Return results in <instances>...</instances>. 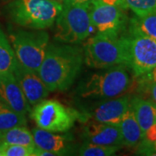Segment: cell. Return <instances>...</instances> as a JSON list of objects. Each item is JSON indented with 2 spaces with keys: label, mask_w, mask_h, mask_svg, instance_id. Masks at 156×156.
I'll list each match as a JSON object with an SVG mask.
<instances>
[{
  "label": "cell",
  "mask_w": 156,
  "mask_h": 156,
  "mask_svg": "<svg viewBox=\"0 0 156 156\" xmlns=\"http://www.w3.org/2000/svg\"><path fill=\"white\" fill-rule=\"evenodd\" d=\"M83 63V48L50 43L37 73L50 92L64 91L74 83Z\"/></svg>",
  "instance_id": "cell-1"
},
{
  "label": "cell",
  "mask_w": 156,
  "mask_h": 156,
  "mask_svg": "<svg viewBox=\"0 0 156 156\" xmlns=\"http://www.w3.org/2000/svg\"><path fill=\"white\" fill-rule=\"evenodd\" d=\"M128 69L123 64L100 69L82 79L76 93L80 98L89 101L106 100L124 95L132 85Z\"/></svg>",
  "instance_id": "cell-2"
},
{
  "label": "cell",
  "mask_w": 156,
  "mask_h": 156,
  "mask_svg": "<svg viewBox=\"0 0 156 156\" xmlns=\"http://www.w3.org/2000/svg\"><path fill=\"white\" fill-rule=\"evenodd\" d=\"M84 62L93 69H107L123 64L128 67L127 34L96 32L83 46Z\"/></svg>",
  "instance_id": "cell-3"
},
{
  "label": "cell",
  "mask_w": 156,
  "mask_h": 156,
  "mask_svg": "<svg viewBox=\"0 0 156 156\" xmlns=\"http://www.w3.org/2000/svg\"><path fill=\"white\" fill-rule=\"evenodd\" d=\"M62 4L53 0H13L6 14L11 22L28 30H45L54 25Z\"/></svg>",
  "instance_id": "cell-4"
},
{
  "label": "cell",
  "mask_w": 156,
  "mask_h": 156,
  "mask_svg": "<svg viewBox=\"0 0 156 156\" xmlns=\"http://www.w3.org/2000/svg\"><path fill=\"white\" fill-rule=\"evenodd\" d=\"M54 38L56 42L79 44L90 36L94 30L89 5L62 4V10L56 19Z\"/></svg>",
  "instance_id": "cell-5"
},
{
  "label": "cell",
  "mask_w": 156,
  "mask_h": 156,
  "mask_svg": "<svg viewBox=\"0 0 156 156\" xmlns=\"http://www.w3.org/2000/svg\"><path fill=\"white\" fill-rule=\"evenodd\" d=\"M10 43L18 62L38 71L50 44V36L44 30H17L10 32Z\"/></svg>",
  "instance_id": "cell-6"
},
{
  "label": "cell",
  "mask_w": 156,
  "mask_h": 156,
  "mask_svg": "<svg viewBox=\"0 0 156 156\" xmlns=\"http://www.w3.org/2000/svg\"><path fill=\"white\" fill-rule=\"evenodd\" d=\"M30 115L37 128L55 133H65L74 126L79 112L69 108L58 101L44 99L34 105Z\"/></svg>",
  "instance_id": "cell-7"
},
{
  "label": "cell",
  "mask_w": 156,
  "mask_h": 156,
  "mask_svg": "<svg viewBox=\"0 0 156 156\" xmlns=\"http://www.w3.org/2000/svg\"><path fill=\"white\" fill-rule=\"evenodd\" d=\"M128 36V68L134 77L150 72L156 67V40L138 34Z\"/></svg>",
  "instance_id": "cell-8"
},
{
  "label": "cell",
  "mask_w": 156,
  "mask_h": 156,
  "mask_svg": "<svg viewBox=\"0 0 156 156\" xmlns=\"http://www.w3.org/2000/svg\"><path fill=\"white\" fill-rule=\"evenodd\" d=\"M124 9L111 5L101 0H92L89 4V14L94 30L101 33L125 34L128 20Z\"/></svg>",
  "instance_id": "cell-9"
},
{
  "label": "cell",
  "mask_w": 156,
  "mask_h": 156,
  "mask_svg": "<svg viewBox=\"0 0 156 156\" xmlns=\"http://www.w3.org/2000/svg\"><path fill=\"white\" fill-rule=\"evenodd\" d=\"M131 95L128 94L106 100L95 101L79 113L78 120L90 119L97 122L120 124L130 105Z\"/></svg>",
  "instance_id": "cell-10"
},
{
  "label": "cell",
  "mask_w": 156,
  "mask_h": 156,
  "mask_svg": "<svg viewBox=\"0 0 156 156\" xmlns=\"http://www.w3.org/2000/svg\"><path fill=\"white\" fill-rule=\"evenodd\" d=\"M82 137L84 142L103 146H123V140L119 124L97 122L83 119Z\"/></svg>",
  "instance_id": "cell-11"
},
{
  "label": "cell",
  "mask_w": 156,
  "mask_h": 156,
  "mask_svg": "<svg viewBox=\"0 0 156 156\" xmlns=\"http://www.w3.org/2000/svg\"><path fill=\"white\" fill-rule=\"evenodd\" d=\"M31 132L35 146L50 151L55 156L71 155L75 154L74 153H77V147L73 136L69 132H65L64 134H58L39 128H33Z\"/></svg>",
  "instance_id": "cell-12"
},
{
  "label": "cell",
  "mask_w": 156,
  "mask_h": 156,
  "mask_svg": "<svg viewBox=\"0 0 156 156\" xmlns=\"http://www.w3.org/2000/svg\"><path fill=\"white\" fill-rule=\"evenodd\" d=\"M13 75L30 106L46 99L50 91L37 71L25 68L17 62Z\"/></svg>",
  "instance_id": "cell-13"
},
{
  "label": "cell",
  "mask_w": 156,
  "mask_h": 156,
  "mask_svg": "<svg viewBox=\"0 0 156 156\" xmlns=\"http://www.w3.org/2000/svg\"><path fill=\"white\" fill-rule=\"evenodd\" d=\"M0 101L14 111L25 115L31 109L13 73L0 76Z\"/></svg>",
  "instance_id": "cell-14"
},
{
  "label": "cell",
  "mask_w": 156,
  "mask_h": 156,
  "mask_svg": "<svg viewBox=\"0 0 156 156\" xmlns=\"http://www.w3.org/2000/svg\"><path fill=\"white\" fill-rule=\"evenodd\" d=\"M130 106L134 111V116L139 123L142 133L155 123V108L150 101L141 97L140 95H131Z\"/></svg>",
  "instance_id": "cell-15"
},
{
  "label": "cell",
  "mask_w": 156,
  "mask_h": 156,
  "mask_svg": "<svg viewBox=\"0 0 156 156\" xmlns=\"http://www.w3.org/2000/svg\"><path fill=\"white\" fill-rule=\"evenodd\" d=\"M122 136L123 146L135 147L142 140L144 134L134 116V111L129 105L128 109L123 115L119 124Z\"/></svg>",
  "instance_id": "cell-16"
},
{
  "label": "cell",
  "mask_w": 156,
  "mask_h": 156,
  "mask_svg": "<svg viewBox=\"0 0 156 156\" xmlns=\"http://www.w3.org/2000/svg\"><path fill=\"white\" fill-rule=\"evenodd\" d=\"M128 33L142 35L156 40V12L132 17L128 22Z\"/></svg>",
  "instance_id": "cell-17"
},
{
  "label": "cell",
  "mask_w": 156,
  "mask_h": 156,
  "mask_svg": "<svg viewBox=\"0 0 156 156\" xmlns=\"http://www.w3.org/2000/svg\"><path fill=\"white\" fill-rule=\"evenodd\" d=\"M17 62V57L11 43L0 27V76L13 73Z\"/></svg>",
  "instance_id": "cell-18"
},
{
  "label": "cell",
  "mask_w": 156,
  "mask_h": 156,
  "mask_svg": "<svg viewBox=\"0 0 156 156\" xmlns=\"http://www.w3.org/2000/svg\"><path fill=\"white\" fill-rule=\"evenodd\" d=\"M0 140L7 144L35 147L32 132L25 126H17L2 132Z\"/></svg>",
  "instance_id": "cell-19"
},
{
  "label": "cell",
  "mask_w": 156,
  "mask_h": 156,
  "mask_svg": "<svg viewBox=\"0 0 156 156\" xmlns=\"http://www.w3.org/2000/svg\"><path fill=\"white\" fill-rule=\"evenodd\" d=\"M27 124L26 115L14 111L0 101V131L4 132L17 126Z\"/></svg>",
  "instance_id": "cell-20"
},
{
  "label": "cell",
  "mask_w": 156,
  "mask_h": 156,
  "mask_svg": "<svg viewBox=\"0 0 156 156\" xmlns=\"http://www.w3.org/2000/svg\"><path fill=\"white\" fill-rule=\"evenodd\" d=\"M122 7L131 10L137 17H142L155 13L156 0H122Z\"/></svg>",
  "instance_id": "cell-21"
},
{
  "label": "cell",
  "mask_w": 156,
  "mask_h": 156,
  "mask_svg": "<svg viewBox=\"0 0 156 156\" xmlns=\"http://www.w3.org/2000/svg\"><path fill=\"white\" fill-rule=\"evenodd\" d=\"M121 147L96 145L84 142L77 149L76 154L81 156H110L115 154Z\"/></svg>",
  "instance_id": "cell-22"
},
{
  "label": "cell",
  "mask_w": 156,
  "mask_h": 156,
  "mask_svg": "<svg viewBox=\"0 0 156 156\" xmlns=\"http://www.w3.org/2000/svg\"><path fill=\"white\" fill-rule=\"evenodd\" d=\"M135 78H137L136 91L139 95L156 105V83L149 82L140 77Z\"/></svg>",
  "instance_id": "cell-23"
},
{
  "label": "cell",
  "mask_w": 156,
  "mask_h": 156,
  "mask_svg": "<svg viewBox=\"0 0 156 156\" xmlns=\"http://www.w3.org/2000/svg\"><path fill=\"white\" fill-rule=\"evenodd\" d=\"M35 147L6 143L4 156H34Z\"/></svg>",
  "instance_id": "cell-24"
},
{
  "label": "cell",
  "mask_w": 156,
  "mask_h": 156,
  "mask_svg": "<svg viewBox=\"0 0 156 156\" xmlns=\"http://www.w3.org/2000/svg\"><path fill=\"white\" fill-rule=\"evenodd\" d=\"M138 77L142 78V79L147 80V81H149V82H154V83H156V67L154 69H152L150 72L147 73L145 75L138 76Z\"/></svg>",
  "instance_id": "cell-25"
},
{
  "label": "cell",
  "mask_w": 156,
  "mask_h": 156,
  "mask_svg": "<svg viewBox=\"0 0 156 156\" xmlns=\"http://www.w3.org/2000/svg\"><path fill=\"white\" fill-rule=\"evenodd\" d=\"M92 0H63L62 4H72V5H89Z\"/></svg>",
  "instance_id": "cell-26"
},
{
  "label": "cell",
  "mask_w": 156,
  "mask_h": 156,
  "mask_svg": "<svg viewBox=\"0 0 156 156\" xmlns=\"http://www.w3.org/2000/svg\"><path fill=\"white\" fill-rule=\"evenodd\" d=\"M102 2L108 4V5H118L120 7H122V0H101Z\"/></svg>",
  "instance_id": "cell-27"
},
{
  "label": "cell",
  "mask_w": 156,
  "mask_h": 156,
  "mask_svg": "<svg viewBox=\"0 0 156 156\" xmlns=\"http://www.w3.org/2000/svg\"><path fill=\"white\" fill-rule=\"evenodd\" d=\"M6 143L5 141L0 140V156H4L5 154V149Z\"/></svg>",
  "instance_id": "cell-28"
},
{
  "label": "cell",
  "mask_w": 156,
  "mask_h": 156,
  "mask_svg": "<svg viewBox=\"0 0 156 156\" xmlns=\"http://www.w3.org/2000/svg\"><path fill=\"white\" fill-rule=\"evenodd\" d=\"M53 1H56V2H59V3H62V2H63V0H53Z\"/></svg>",
  "instance_id": "cell-29"
},
{
  "label": "cell",
  "mask_w": 156,
  "mask_h": 156,
  "mask_svg": "<svg viewBox=\"0 0 156 156\" xmlns=\"http://www.w3.org/2000/svg\"><path fill=\"white\" fill-rule=\"evenodd\" d=\"M154 108H155V122H156V105H154Z\"/></svg>",
  "instance_id": "cell-30"
},
{
  "label": "cell",
  "mask_w": 156,
  "mask_h": 156,
  "mask_svg": "<svg viewBox=\"0 0 156 156\" xmlns=\"http://www.w3.org/2000/svg\"><path fill=\"white\" fill-rule=\"evenodd\" d=\"M1 134H2V132L0 131V138H1Z\"/></svg>",
  "instance_id": "cell-31"
}]
</instances>
